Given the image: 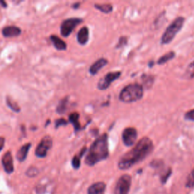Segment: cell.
I'll list each match as a JSON object with an SVG mask.
<instances>
[{"label": "cell", "mask_w": 194, "mask_h": 194, "mask_svg": "<svg viewBox=\"0 0 194 194\" xmlns=\"http://www.w3.org/2000/svg\"><path fill=\"white\" fill-rule=\"evenodd\" d=\"M153 149V141L149 137H143L133 149L121 157L119 162V167L121 170H126L133 167L149 156Z\"/></svg>", "instance_id": "cell-1"}, {"label": "cell", "mask_w": 194, "mask_h": 194, "mask_svg": "<svg viewBox=\"0 0 194 194\" xmlns=\"http://www.w3.org/2000/svg\"><path fill=\"white\" fill-rule=\"evenodd\" d=\"M108 156V135L104 133L93 143L85 158V163L89 166H93L98 162L106 159Z\"/></svg>", "instance_id": "cell-2"}, {"label": "cell", "mask_w": 194, "mask_h": 194, "mask_svg": "<svg viewBox=\"0 0 194 194\" xmlns=\"http://www.w3.org/2000/svg\"><path fill=\"white\" fill-rule=\"evenodd\" d=\"M143 96V88L138 84L126 86L119 94V99L123 103H134L140 100Z\"/></svg>", "instance_id": "cell-3"}, {"label": "cell", "mask_w": 194, "mask_h": 194, "mask_svg": "<svg viewBox=\"0 0 194 194\" xmlns=\"http://www.w3.org/2000/svg\"><path fill=\"white\" fill-rule=\"evenodd\" d=\"M184 21L185 19L183 17H177L165 30V33H163L162 36L161 43L164 44V45L170 43L175 37L177 33L183 27Z\"/></svg>", "instance_id": "cell-4"}, {"label": "cell", "mask_w": 194, "mask_h": 194, "mask_svg": "<svg viewBox=\"0 0 194 194\" xmlns=\"http://www.w3.org/2000/svg\"><path fill=\"white\" fill-rule=\"evenodd\" d=\"M83 22V20L80 18H68L65 20L64 22L61 23V27H60V32H61V36L65 37H68V36L72 33L74 29Z\"/></svg>", "instance_id": "cell-5"}, {"label": "cell", "mask_w": 194, "mask_h": 194, "mask_svg": "<svg viewBox=\"0 0 194 194\" xmlns=\"http://www.w3.org/2000/svg\"><path fill=\"white\" fill-rule=\"evenodd\" d=\"M131 185V177L124 174L119 178L114 188V194H128Z\"/></svg>", "instance_id": "cell-6"}, {"label": "cell", "mask_w": 194, "mask_h": 194, "mask_svg": "<svg viewBox=\"0 0 194 194\" xmlns=\"http://www.w3.org/2000/svg\"><path fill=\"white\" fill-rule=\"evenodd\" d=\"M52 146V139L50 136H45L42 139L36 147L35 154L39 158H44L46 156L47 153Z\"/></svg>", "instance_id": "cell-7"}, {"label": "cell", "mask_w": 194, "mask_h": 194, "mask_svg": "<svg viewBox=\"0 0 194 194\" xmlns=\"http://www.w3.org/2000/svg\"><path fill=\"white\" fill-rule=\"evenodd\" d=\"M121 75V71H114V72H109L106 75H105L102 79H100L99 81L97 84V87L100 90H105L108 89L110 86L111 84L119 79Z\"/></svg>", "instance_id": "cell-8"}, {"label": "cell", "mask_w": 194, "mask_h": 194, "mask_svg": "<svg viewBox=\"0 0 194 194\" xmlns=\"http://www.w3.org/2000/svg\"><path fill=\"white\" fill-rule=\"evenodd\" d=\"M137 138V131L134 128H127L123 130L122 140L126 146H131L135 143Z\"/></svg>", "instance_id": "cell-9"}, {"label": "cell", "mask_w": 194, "mask_h": 194, "mask_svg": "<svg viewBox=\"0 0 194 194\" xmlns=\"http://www.w3.org/2000/svg\"><path fill=\"white\" fill-rule=\"evenodd\" d=\"M2 164L4 167L5 172L8 174H12L14 172V162L13 158L10 152H7L2 158Z\"/></svg>", "instance_id": "cell-10"}, {"label": "cell", "mask_w": 194, "mask_h": 194, "mask_svg": "<svg viewBox=\"0 0 194 194\" xmlns=\"http://www.w3.org/2000/svg\"><path fill=\"white\" fill-rule=\"evenodd\" d=\"M2 33L5 37H15L22 33V30L16 26H7L3 28Z\"/></svg>", "instance_id": "cell-11"}, {"label": "cell", "mask_w": 194, "mask_h": 194, "mask_svg": "<svg viewBox=\"0 0 194 194\" xmlns=\"http://www.w3.org/2000/svg\"><path fill=\"white\" fill-rule=\"evenodd\" d=\"M107 64H108L107 59H103V58L98 59L96 61H95V62L91 65L90 68L89 70L90 74L92 75H97L98 72L102 68H103Z\"/></svg>", "instance_id": "cell-12"}, {"label": "cell", "mask_w": 194, "mask_h": 194, "mask_svg": "<svg viewBox=\"0 0 194 194\" xmlns=\"http://www.w3.org/2000/svg\"><path fill=\"white\" fill-rule=\"evenodd\" d=\"M106 185L103 182H97L92 184L87 190V194H104Z\"/></svg>", "instance_id": "cell-13"}, {"label": "cell", "mask_w": 194, "mask_h": 194, "mask_svg": "<svg viewBox=\"0 0 194 194\" xmlns=\"http://www.w3.org/2000/svg\"><path fill=\"white\" fill-rule=\"evenodd\" d=\"M77 40L80 45H86L89 40V30L86 27H83L78 31L77 35Z\"/></svg>", "instance_id": "cell-14"}, {"label": "cell", "mask_w": 194, "mask_h": 194, "mask_svg": "<svg viewBox=\"0 0 194 194\" xmlns=\"http://www.w3.org/2000/svg\"><path fill=\"white\" fill-rule=\"evenodd\" d=\"M31 146V144L29 143L24 144V145H23L22 147L20 148V149L17 151L16 154V158L18 161L24 162V160L26 159L28 154V151H29Z\"/></svg>", "instance_id": "cell-15"}, {"label": "cell", "mask_w": 194, "mask_h": 194, "mask_svg": "<svg viewBox=\"0 0 194 194\" xmlns=\"http://www.w3.org/2000/svg\"><path fill=\"white\" fill-rule=\"evenodd\" d=\"M50 40L56 49H58V50H65L66 49L67 44L58 36L52 35L50 36Z\"/></svg>", "instance_id": "cell-16"}, {"label": "cell", "mask_w": 194, "mask_h": 194, "mask_svg": "<svg viewBox=\"0 0 194 194\" xmlns=\"http://www.w3.org/2000/svg\"><path fill=\"white\" fill-rule=\"evenodd\" d=\"M69 121L73 124L75 132L81 130L80 122H79V114L77 112H73L70 114Z\"/></svg>", "instance_id": "cell-17"}, {"label": "cell", "mask_w": 194, "mask_h": 194, "mask_svg": "<svg viewBox=\"0 0 194 194\" xmlns=\"http://www.w3.org/2000/svg\"><path fill=\"white\" fill-rule=\"evenodd\" d=\"M86 148L84 147L83 148L82 150L80 151V154L78 156H75L72 159V166L74 167V168L75 169H78L80 166V158L81 157L84 155V153H86Z\"/></svg>", "instance_id": "cell-18"}, {"label": "cell", "mask_w": 194, "mask_h": 194, "mask_svg": "<svg viewBox=\"0 0 194 194\" xmlns=\"http://www.w3.org/2000/svg\"><path fill=\"white\" fill-rule=\"evenodd\" d=\"M174 56H175V52H172H172H167V53L165 54L163 56H162L161 58H159V59H158V61H157V64L158 65L165 64V63H166L167 61H170V60L174 59Z\"/></svg>", "instance_id": "cell-19"}, {"label": "cell", "mask_w": 194, "mask_h": 194, "mask_svg": "<svg viewBox=\"0 0 194 194\" xmlns=\"http://www.w3.org/2000/svg\"><path fill=\"white\" fill-rule=\"evenodd\" d=\"M94 7L105 14L110 13L113 10V7L110 4H95Z\"/></svg>", "instance_id": "cell-20"}, {"label": "cell", "mask_w": 194, "mask_h": 194, "mask_svg": "<svg viewBox=\"0 0 194 194\" xmlns=\"http://www.w3.org/2000/svg\"><path fill=\"white\" fill-rule=\"evenodd\" d=\"M67 105H68V98H65L63 99H61V101H60L59 105H58L57 109H56L58 113L59 114L65 113L67 110Z\"/></svg>", "instance_id": "cell-21"}, {"label": "cell", "mask_w": 194, "mask_h": 194, "mask_svg": "<svg viewBox=\"0 0 194 194\" xmlns=\"http://www.w3.org/2000/svg\"><path fill=\"white\" fill-rule=\"evenodd\" d=\"M142 81L143 82V86H145L148 89L153 85V82H154V77L151 75H143L142 76Z\"/></svg>", "instance_id": "cell-22"}, {"label": "cell", "mask_w": 194, "mask_h": 194, "mask_svg": "<svg viewBox=\"0 0 194 194\" xmlns=\"http://www.w3.org/2000/svg\"><path fill=\"white\" fill-rule=\"evenodd\" d=\"M6 103H7V105H8V106L12 110H13L14 112H19L21 111V109H20V107H19V105H17V104L15 103L14 100H12L10 97H7Z\"/></svg>", "instance_id": "cell-23"}, {"label": "cell", "mask_w": 194, "mask_h": 194, "mask_svg": "<svg viewBox=\"0 0 194 194\" xmlns=\"http://www.w3.org/2000/svg\"><path fill=\"white\" fill-rule=\"evenodd\" d=\"M187 75H188L190 78H193L194 77V61L189 65L187 70Z\"/></svg>", "instance_id": "cell-24"}, {"label": "cell", "mask_w": 194, "mask_h": 194, "mask_svg": "<svg viewBox=\"0 0 194 194\" xmlns=\"http://www.w3.org/2000/svg\"><path fill=\"white\" fill-rule=\"evenodd\" d=\"M26 174H27V175L29 176V177H35V176L38 174V170L36 167H31L28 168Z\"/></svg>", "instance_id": "cell-25"}, {"label": "cell", "mask_w": 194, "mask_h": 194, "mask_svg": "<svg viewBox=\"0 0 194 194\" xmlns=\"http://www.w3.org/2000/svg\"><path fill=\"white\" fill-rule=\"evenodd\" d=\"M194 186V168L193 169L190 176H189L187 182V187H192Z\"/></svg>", "instance_id": "cell-26"}, {"label": "cell", "mask_w": 194, "mask_h": 194, "mask_svg": "<svg viewBox=\"0 0 194 194\" xmlns=\"http://www.w3.org/2000/svg\"><path fill=\"white\" fill-rule=\"evenodd\" d=\"M127 43H128V38L126 36H121V38L119 39V42H118L117 46H116V48H122L123 46H124L126 45Z\"/></svg>", "instance_id": "cell-27"}, {"label": "cell", "mask_w": 194, "mask_h": 194, "mask_svg": "<svg viewBox=\"0 0 194 194\" xmlns=\"http://www.w3.org/2000/svg\"><path fill=\"white\" fill-rule=\"evenodd\" d=\"M184 118L185 119L188 120V121H194V109L187 112V113L184 114Z\"/></svg>", "instance_id": "cell-28"}, {"label": "cell", "mask_w": 194, "mask_h": 194, "mask_svg": "<svg viewBox=\"0 0 194 194\" xmlns=\"http://www.w3.org/2000/svg\"><path fill=\"white\" fill-rule=\"evenodd\" d=\"M68 124V121L64 119H59L56 120V128H58L59 126H65Z\"/></svg>", "instance_id": "cell-29"}, {"label": "cell", "mask_w": 194, "mask_h": 194, "mask_svg": "<svg viewBox=\"0 0 194 194\" xmlns=\"http://www.w3.org/2000/svg\"><path fill=\"white\" fill-rule=\"evenodd\" d=\"M5 142H6V140H5L4 137H0V151L3 149L5 146Z\"/></svg>", "instance_id": "cell-30"}, {"label": "cell", "mask_w": 194, "mask_h": 194, "mask_svg": "<svg viewBox=\"0 0 194 194\" xmlns=\"http://www.w3.org/2000/svg\"><path fill=\"white\" fill-rule=\"evenodd\" d=\"M0 3H1L2 5H3V7H4V8H6V7H7V4H6V2H3V1H0Z\"/></svg>", "instance_id": "cell-31"}]
</instances>
